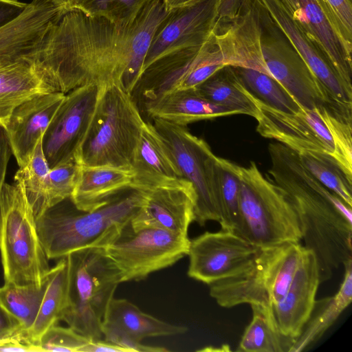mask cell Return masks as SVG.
Returning <instances> with one entry per match:
<instances>
[{
  "instance_id": "9",
  "label": "cell",
  "mask_w": 352,
  "mask_h": 352,
  "mask_svg": "<svg viewBox=\"0 0 352 352\" xmlns=\"http://www.w3.org/2000/svg\"><path fill=\"white\" fill-rule=\"evenodd\" d=\"M151 120L170 148L182 175L194 188L197 197L194 221L201 226L208 221L219 222V157L206 141L192 135L186 126L160 119Z\"/></svg>"
},
{
  "instance_id": "8",
  "label": "cell",
  "mask_w": 352,
  "mask_h": 352,
  "mask_svg": "<svg viewBox=\"0 0 352 352\" xmlns=\"http://www.w3.org/2000/svg\"><path fill=\"white\" fill-rule=\"evenodd\" d=\"M304 250L301 243L260 248L239 272L209 285V294L225 308L242 304L272 308L285 296Z\"/></svg>"
},
{
  "instance_id": "6",
  "label": "cell",
  "mask_w": 352,
  "mask_h": 352,
  "mask_svg": "<svg viewBox=\"0 0 352 352\" xmlns=\"http://www.w3.org/2000/svg\"><path fill=\"white\" fill-rule=\"evenodd\" d=\"M0 254L4 283L41 285L50 270L21 181L5 183L0 197Z\"/></svg>"
},
{
  "instance_id": "44",
  "label": "cell",
  "mask_w": 352,
  "mask_h": 352,
  "mask_svg": "<svg viewBox=\"0 0 352 352\" xmlns=\"http://www.w3.org/2000/svg\"><path fill=\"white\" fill-rule=\"evenodd\" d=\"M21 331L18 320L5 308L0 300V340L14 336Z\"/></svg>"
},
{
  "instance_id": "10",
  "label": "cell",
  "mask_w": 352,
  "mask_h": 352,
  "mask_svg": "<svg viewBox=\"0 0 352 352\" xmlns=\"http://www.w3.org/2000/svg\"><path fill=\"white\" fill-rule=\"evenodd\" d=\"M228 65L211 33L201 45L179 50L153 62L141 73L131 96L139 109L171 91L194 88Z\"/></svg>"
},
{
  "instance_id": "4",
  "label": "cell",
  "mask_w": 352,
  "mask_h": 352,
  "mask_svg": "<svg viewBox=\"0 0 352 352\" xmlns=\"http://www.w3.org/2000/svg\"><path fill=\"white\" fill-rule=\"evenodd\" d=\"M144 122L129 93L116 84L100 86L95 111L76 162L82 166L131 170Z\"/></svg>"
},
{
  "instance_id": "13",
  "label": "cell",
  "mask_w": 352,
  "mask_h": 352,
  "mask_svg": "<svg viewBox=\"0 0 352 352\" xmlns=\"http://www.w3.org/2000/svg\"><path fill=\"white\" fill-rule=\"evenodd\" d=\"M260 0H220L212 30L228 65L268 74L261 47Z\"/></svg>"
},
{
  "instance_id": "21",
  "label": "cell",
  "mask_w": 352,
  "mask_h": 352,
  "mask_svg": "<svg viewBox=\"0 0 352 352\" xmlns=\"http://www.w3.org/2000/svg\"><path fill=\"white\" fill-rule=\"evenodd\" d=\"M66 12L50 0H32L28 3L19 16L0 28V62L31 55Z\"/></svg>"
},
{
  "instance_id": "30",
  "label": "cell",
  "mask_w": 352,
  "mask_h": 352,
  "mask_svg": "<svg viewBox=\"0 0 352 352\" xmlns=\"http://www.w3.org/2000/svg\"><path fill=\"white\" fill-rule=\"evenodd\" d=\"M67 263L66 257H63L50 268L45 291L34 323L26 333H20L29 342L38 346L43 333L61 320L67 303Z\"/></svg>"
},
{
  "instance_id": "32",
  "label": "cell",
  "mask_w": 352,
  "mask_h": 352,
  "mask_svg": "<svg viewBox=\"0 0 352 352\" xmlns=\"http://www.w3.org/2000/svg\"><path fill=\"white\" fill-rule=\"evenodd\" d=\"M252 318L236 349L239 352H289L294 340L283 335L275 322L272 308L250 305Z\"/></svg>"
},
{
  "instance_id": "25",
  "label": "cell",
  "mask_w": 352,
  "mask_h": 352,
  "mask_svg": "<svg viewBox=\"0 0 352 352\" xmlns=\"http://www.w3.org/2000/svg\"><path fill=\"white\" fill-rule=\"evenodd\" d=\"M249 94L258 109L255 119L256 131L261 136L274 139L297 153L316 151L330 154L302 108L298 113H285Z\"/></svg>"
},
{
  "instance_id": "17",
  "label": "cell",
  "mask_w": 352,
  "mask_h": 352,
  "mask_svg": "<svg viewBox=\"0 0 352 352\" xmlns=\"http://www.w3.org/2000/svg\"><path fill=\"white\" fill-rule=\"evenodd\" d=\"M101 329L104 340L130 352L167 351L166 348L145 345L142 341L146 338L180 335L188 330L143 312L126 299L115 298L106 310Z\"/></svg>"
},
{
  "instance_id": "33",
  "label": "cell",
  "mask_w": 352,
  "mask_h": 352,
  "mask_svg": "<svg viewBox=\"0 0 352 352\" xmlns=\"http://www.w3.org/2000/svg\"><path fill=\"white\" fill-rule=\"evenodd\" d=\"M232 67L241 84L255 98L285 113L301 111L297 102L272 76L250 68Z\"/></svg>"
},
{
  "instance_id": "19",
  "label": "cell",
  "mask_w": 352,
  "mask_h": 352,
  "mask_svg": "<svg viewBox=\"0 0 352 352\" xmlns=\"http://www.w3.org/2000/svg\"><path fill=\"white\" fill-rule=\"evenodd\" d=\"M306 62L331 102L352 105V87L340 77L325 53L298 26L278 0H260Z\"/></svg>"
},
{
  "instance_id": "47",
  "label": "cell",
  "mask_w": 352,
  "mask_h": 352,
  "mask_svg": "<svg viewBox=\"0 0 352 352\" xmlns=\"http://www.w3.org/2000/svg\"><path fill=\"white\" fill-rule=\"evenodd\" d=\"M168 12L186 8L195 4L201 0H162Z\"/></svg>"
},
{
  "instance_id": "20",
  "label": "cell",
  "mask_w": 352,
  "mask_h": 352,
  "mask_svg": "<svg viewBox=\"0 0 352 352\" xmlns=\"http://www.w3.org/2000/svg\"><path fill=\"white\" fill-rule=\"evenodd\" d=\"M65 96L56 91L38 94L21 103L12 111L3 129L19 167L24 166L30 160Z\"/></svg>"
},
{
  "instance_id": "35",
  "label": "cell",
  "mask_w": 352,
  "mask_h": 352,
  "mask_svg": "<svg viewBox=\"0 0 352 352\" xmlns=\"http://www.w3.org/2000/svg\"><path fill=\"white\" fill-rule=\"evenodd\" d=\"M47 282V276L44 283L39 286L4 283L0 287V300L5 308L19 322L21 334L30 329L36 319Z\"/></svg>"
},
{
  "instance_id": "38",
  "label": "cell",
  "mask_w": 352,
  "mask_h": 352,
  "mask_svg": "<svg viewBox=\"0 0 352 352\" xmlns=\"http://www.w3.org/2000/svg\"><path fill=\"white\" fill-rule=\"evenodd\" d=\"M151 0H74L73 10L118 24L132 23Z\"/></svg>"
},
{
  "instance_id": "28",
  "label": "cell",
  "mask_w": 352,
  "mask_h": 352,
  "mask_svg": "<svg viewBox=\"0 0 352 352\" xmlns=\"http://www.w3.org/2000/svg\"><path fill=\"white\" fill-rule=\"evenodd\" d=\"M131 169L110 166H82L70 197L80 210H94L133 184Z\"/></svg>"
},
{
  "instance_id": "22",
  "label": "cell",
  "mask_w": 352,
  "mask_h": 352,
  "mask_svg": "<svg viewBox=\"0 0 352 352\" xmlns=\"http://www.w3.org/2000/svg\"><path fill=\"white\" fill-rule=\"evenodd\" d=\"M314 253L305 248L301 259L283 299L272 307L280 333L295 339L300 334L316 301L320 284Z\"/></svg>"
},
{
  "instance_id": "5",
  "label": "cell",
  "mask_w": 352,
  "mask_h": 352,
  "mask_svg": "<svg viewBox=\"0 0 352 352\" xmlns=\"http://www.w3.org/2000/svg\"><path fill=\"white\" fill-rule=\"evenodd\" d=\"M65 257L67 303L61 320L89 340L102 339L104 315L122 283L120 271L102 247L80 249Z\"/></svg>"
},
{
  "instance_id": "49",
  "label": "cell",
  "mask_w": 352,
  "mask_h": 352,
  "mask_svg": "<svg viewBox=\"0 0 352 352\" xmlns=\"http://www.w3.org/2000/svg\"><path fill=\"white\" fill-rule=\"evenodd\" d=\"M8 1H18L19 0H8Z\"/></svg>"
},
{
  "instance_id": "16",
  "label": "cell",
  "mask_w": 352,
  "mask_h": 352,
  "mask_svg": "<svg viewBox=\"0 0 352 352\" xmlns=\"http://www.w3.org/2000/svg\"><path fill=\"white\" fill-rule=\"evenodd\" d=\"M219 1L201 0L192 6L169 12L152 38L142 72L165 55L204 43L212 33Z\"/></svg>"
},
{
  "instance_id": "12",
  "label": "cell",
  "mask_w": 352,
  "mask_h": 352,
  "mask_svg": "<svg viewBox=\"0 0 352 352\" xmlns=\"http://www.w3.org/2000/svg\"><path fill=\"white\" fill-rule=\"evenodd\" d=\"M260 20L261 47L269 75L276 79L304 109L314 110L331 103L306 62L262 3Z\"/></svg>"
},
{
  "instance_id": "48",
  "label": "cell",
  "mask_w": 352,
  "mask_h": 352,
  "mask_svg": "<svg viewBox=\"0 0 352 352\" xmlns=\"http://www.w3.org/2000/svg\"><path fill=\"white\" fill-rule=\"evenodd\" d=\"M55 6L62 8L66 11L73 10L74 0H50Z\"/></svg>"
},
{
  "instance_id": "23",
  "label": "cell",
  "mask_w": 352,
  "mask_h": 352,
  "mask_svg": "<svg viewBox=\"0 0 352 352\" xmlns=\"http://www.w3.org/2000/svg\"><path fill=\"white\" fill-rule=\"evenodd\" d=\"M131 170L132 186L144 190L190 184L180 172L170 148L149 121L143 124Z\"/></svg>"
},
{
  "instance_id": "43",
  "label": "cell",
  "mask_w": 352,
  "mask_h": 352,
  "mask_svg": "<svg viewBox=\"0 0 352 352\" xmlns=\"http://www.w3.org/2000/svg\"><path fill=\"white\" fill-rule=\"evenodd\" d=\"M28 3L8 0H0V28L6 25L25 9Z\"/></svg>"
},
{
  "instance_id": "42",
  "label": "cell",
  "mask_w": 352,
  "mask_h": 352,
  "mask_svg": "<svg viewBox=\"0 0 352 352\" xmlns=\"http://www.w3.org/2000/svg\"><path fill=\"white\" fill-rule=\"evenodd\" d=\"M41 352L37 345L29 342L19 333L0 340V352Z\"/></svg>"
},
{
  "instance_id": "24",
  "label": "cell",
  "mask_w": 352,
  "mask_h": 352,
  "mask_svg": "<svg viewBox=\"0 0 352 352\" xmlns=\"http://www.w3.org/2000/svg\"><path fill=\"white\" fill-rule=\"evenodd\" d=\"M298 26L325 53L340 77L352 87V53L346 47L319 0H278Z\"/></svg>"
},
{
  "instance_id": "41",
  "label": "cell",
  "mask_w": 352,
  "mask_h": 352,
  "mask_svg": "<svg viewBox=\"0 0 352 352\" xmlns=\"http://www.w3.org/2000/svg\"><path fill=\"white\" fill-rule=\"evenodd\" d=\"M342 41L352 53V0H319Z\"/></svg>"
},
{
  "instance_id": "18",
  "label": "cell",
  "mask_w": 352,
  "mask_h": 352,
  "mask_svg": "<svg viewBox=\"0 0 352 352\" xmlns=\"http://www.w3.org/2000/svg\"><path fill=\"white\" fill-rule=\"evenodd\" d=\"M143 203L131 219L133 230L155 228L188 235L194 221L196 194L190 184L145 190Z\"/></svg>"
},
{
  "instance_id": "2",
  "label": "cell",
  "mask_w": 352,
  "mask_h": 352,
  "mask_svg": "<svg viewBox=\"0 0 352 352\" xmlns=\"http://www.w3.org/2000/svg\"><path fill=\"white\" fill-rule=\"evenodd\" d=\"M268 151L270 178L292 204L303 246L316 256L320 283L327 281L352 259V207L311 175L295 151L277 142Z\"/></svg>"
},
{
  "instance_id": "40",
  "label": "cell",
  "mask_w": 352,
  "mask_h": 352,
  "mask_svg": "<svg viewBox=\"0 0 352 352\" xmlns=\"http://www.w3.org/2000/svg\"><path fill=\"white\" fill-rule=\"evenodd\" d=\"M89 339L71 327L55 324L50 327L38 340L41 351L82 352Z\"/></svg>"
},
{
  "instance_id": "15",
  "label": "cell",
  "mask_w": 352,
  "mask_h": 352,
  "mask_svg": "<svg viewBox=\"0 0 352 352\" xmlns=\"http://www.w3.org/2000/svg\"><path fill=\"white\" fill-rule=\"evenodd\" d=\"M259 249L231 231L206 232L190 240L188 276L209 285L239 272Z\"/></svg>"
},
{
  "instance_id": "37",
  "label": "cell",
  "mask_w": 352,
  "mask_h": 352,
  "mask_svg": "<svg viewBox=\"0 0 352 352\" xmlns=\"http://www.w3.org/2000/svg\"><path fill=\"white\" fill-rule=\"evenodd\" d=\"M42 138L37 143L29 162L19 167L14 176L23 184L36 219L43 213L46 179L50 168L43 152Z\"/></svg>"
},
{
  "instance_id": "39",
  "label": "cell",
  "mask_w": 352,
  "mask_h": 352,
  "mask_svg": "<svg viewBox=\"0 0 352 352\" xmlns=\"http://www.w3.org/2000/svg\"><path fill=\"white\" fill-rule=\"evenodd\" d=\"M81 166L76 161L58 164L50 168L43 199V213L50 208L71 197Z\"/></svg>"
},
{
  "instance_id": "34",
  "label": "cell",
  "mask_w": 352,
  "mask_h": 352,
  "mask_svg": "<svg viewBox=\"0 0 352 352\" xmlns=\"http://www.w3.org/2000/svg\"><path fill=\"white\" fill-rule=\"evenodd\" d=\"M298 154L311 175L352 207V175H349L331 155L316 151H304Z\"/></svg>"
},
{
  "instance_id": "1",
  "label": "cell",
  "mask_w": 352,
  "mask_h": 352,
  "mask_svg": "<svg viewBox=\"0 0 352 352\" xmlns=\"http://www.w3.org/2000/svg\"><path fill=\"white\" fill-rule=\"evenodd\" d=\"M168 13L162 0H151L128 24L67 11L48 30L36 61L56 91L116 84L131 94L152 38Z\"/></svg>"
},
{
  "instance_id": "3",
  "label": "cell",
  "mask_w": 352,
  "mask_h": 352,
  "mask_svg": "<svg viewBox=\"0 0 352 352\" xmlns=\"http://www.w3.org/2000/svg\"><path fill=\"white\" fill-rule=\"evenodd\" d=\"M145 193L131 186L91 211L78 209L70 197L50 208L36 219L48 260L89 247L104 248L138 212Z\"/></svg>"
},
{
  "instance_id": "26",
  "label": "cell",
  "mask_w": 352,
  "mask_h": 352,
  "mask_svg": "<svg viewBox=\"0 0 352 352\" xmlns=\"http://www.w3.org/2000/svg\"><path fill=\"white\" fill-rule=\"evenodd\" d=\"M0 62V126L5 128L14 109L38 94L54 91L34 54Z\"/></svg>"
},
{
  "instance_id": "36",
  "label": "cell",
  "mask_w": 352,
  "mask_h": 352,
  "mask_svg": "<svg viewBox=\"0 0 352 352\" xmlns=\"http://www.w3.org/2000/svg\"><path fill=\"white\" fill-rule=\"evenodd\" d=\"M219 165L221 209L219 223L221 230L238 234L240 227V166L221 157H219Z\"/></svg>"
},
{
  "instance_id": "46",
  "label": "cell",
  "mask_w": 352,
  "mask_h": 352,
  "mask_svg": "<svg viewBox=\"0 0 352 352\" xmlns=\"http://www.w3.org/2000/svg\"><path fill=\"white\" fill-rule=\"evenodd\" d=\"M82 352H130L128 349L105 340H89Z\"/></svg>"
},
{
  "instance_id": "31",
  "label": "cell",
  "mask_w": 352,
  "mask_h": 352,
  "mask_svg": "<svg viewBox=\"0 0 352 352\" xmlns=\"http://www.w3.org/2000/svg\"><path fill=\"white\" fill-rule=\"evenodd\" d=\"M204 98L256 118L258 109L241 84L234 68L226 65L195 87Z\"/></svg>"
},
{
  "instance_id": "7",
  "label": "cell",
  "mask_w": 352,
  "mask_h": 352,
  "mask_svg": "<svg viewBox=\"0 0 352 352\" xmlns=\"http://www.w3.org/2000/svg\"><path fill=\"white\" fill-rule=\"evenodd\" d=\"M238 235L259 248L300 243L297 213L287 196L254 162L240 166Z\"/></svg>"
},
{
  "instance_id": "45",
  "label": "cell",
  "mask_w": 352,
  "mask_h": 352,
  "mask_svg": "<svg viewBox=\"0 0 352 352\" xmlns=\"http://www.w3.org/2000/svg\"><path fill=\"white\" fill-rule=\"evenodd\" d=\"M12 151L3 127L0 126V197L5 184L6 171Z\"/></svg>"
},
{
  "instance_id": "14",
  "label": "cell",
  "mask_w": 352,
  "mask_h": 352,
  "mask_svg": "<svg viewBox=\"0 0 352 352\" xmlns=\"http://www.w3.org/2000/svg\"><path fill=\"white\" fill-rule=\"evenodd\" d=\"M100 87L87 85L65 94L42 138L50 168L76 161L96 107Z\"/></svg>"
},
{
  "instance_id": "11",
  "label": "cell",
  "mask_w": 352,
  "mask_h": 352,
  "mask_svg": "<svg viewBox=\"0 0 352 352\" xmlns=\"http://www.w3.org/2000/svg\"><path fill=\"white\" fill-rule=\"evenodd\" d=\"M189 244L188 235L155 228L133 230L130 221L104 248L126 282L173 265L188 255Z\"/></svg>"
},
{
  "instance_id": "27",
  "label": "cell",
  "mask_w": 352,
  "mask_h": 352,
  "mask_svg": "<svg viewBox=\"0 0 352 352\" xmlns=\"http://www.w3.org/2000/svg\"><path fill=\"white\" fill-rule=\"evenodd\" d=\"M140 112L146 113L151 120L160 119L181 126L236 114L233 110L204 98L195 87L167 93L145 103Z\"/></svg>"
},
{
  "instance_id": "29",
  "label": "cell",
  "mask_w": 352,
  "mask_h": 352,
  "mask_svg": "<svg viewBox=\"0 0 352 352\" xmlns=\"http://www.w3.org/2000/svg\"><path fill=\"white\" fill-rule=\"evenodd\" d=\"M343 267L344 277L338 292L332 296L316 300L309 318L289 352L302 351L317 342L351 302L352 259Z\"/></svg>"
}]
</instances>
